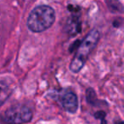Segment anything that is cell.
Wrapping results in <instances>:
<instances>
[{
  "instance_id": "6da1fadb",
  "label": "cell",
  "mask_w": 124,
  "mask_h": 124,
  "mask_svg": "<svg viewBox=\"0 0 124 124\" xmlns=\"http://www.w3.org/2000/svg\"><path fill=\"white\" fill-rule=\"evenodd\" d=\"M100 39V32L97 29H92L78 45L76 54L74 55L71 64L70 70L72 72L78 73L83 69L90 53L94 49Z\"/></svg>"
},
{
  "instance_id": "277c9868",
  "label": "cell",
  "mask_w": 124,
  "mask_h": 124,
  "mask_svg": "<svg viewBox=\"0 0 124 124\" xmlns=\"http://www.w3.org/2000/svg\"><path fill=\"white\" fill-rule=\"evenodd\" d=\"M60 102L62 107L70 113H75L78 108V100L76 93L71 90H66L60 94Z\"/></svg>"
},
{
  "instance_id": "52a82bcc",
  "label": "cell",
  "mask_w": 124,
  "mask_h": 124,
  "mask_svg": "<svg viewBox=\"0 0 124 124\" xmlns=\"http://www.w3.org/2000/svg\"><path fill=\"white\" fill-rule=\"evenodd\" d=\"M94 116L95 118H98V119H100V120H105V113L104 111H102V110H100V111L96 112V113L94 114Z\"/></svg>"
},
{
  "instance_id": "7a4b0ae2",
  "label": "cell",
  "mask_w": 124,
  "mask_h": 124,
  "mask_svg": "<svg viewBox=\"0 0 124 124\" xmlns=\"http://www.w3.org/2000/svg\"><path fill=\"white\" fill-rule=\"evenodd\" d=\"M54 21V9L48 5H39L30 13L27 19V26L33 32H42L51 27Z\"/></svg>"
},
{
  "instance_id": "8992f818",
  "label": "cell",
  "mask_w": 124,
  "mask_h": 124,
  "mask_svg": "<svg viewBox=\"0 0 124 124\" xmlns=\"http://www.w3.org/2000/svg\"><path fill=\"white\" fill-rule=\"evenodd\" d=\"M94 99L96 100V95L92 88H88L87 90V100L92 105H94Z\"/></svg>"
},
{
  "instance_id": "3957f363",
  "label": "cell",
  "mask_w": 124,
  "mask_h": 124,
  "mask_svg": "<svg viewBox=\"0 0 124 124\" xmlns=\"http://www.w3.org/2000/svg\"><path fill=\"white\" fill-rule=\"evenodd\" d=\"M32 119V111L24 105H16L9 107L3 116V120L8 124H22Z\"/></svg>"
},
{
  "instance_id": "ba28073f",
  "label": "cell",
  "mask_w": 124,
  "mask_h": 124,
  "mask_svg": "<svg viewBox=\"0 0 124 124\" xmlns=\"http://www.w3.org/2000/svg\"><path fill=\"white\" fill-rule=\"evenodd\" d=\"M118 124H124V122H119Z\"/></svg>"
},
{
  "instance_id": "5b68a950",
  "label": "cell",
  "mask_w": 124,
  "mask_h": 124,
  "mask_svg": "<svg viewBox=\"0 0 124 124\" xmlns=\"http://www.w3.org/2000/svg\"><path fill=\"white\" fill-rule=\"evenodd\" d=\"M12 93V88L7 83L0 81V105H2L9 99Z\"/></svg>"
}]
</instances>
